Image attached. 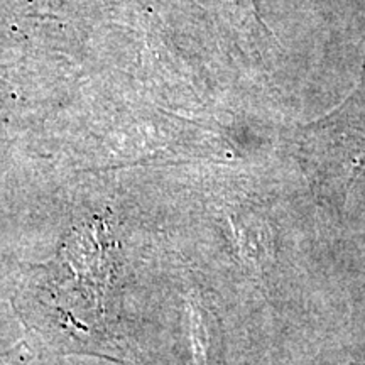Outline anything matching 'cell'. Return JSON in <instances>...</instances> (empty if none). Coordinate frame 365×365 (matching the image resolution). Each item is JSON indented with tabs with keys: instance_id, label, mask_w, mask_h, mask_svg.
<instances>
[{
	"instance_id": "cell-1",
	"label": "cell",
	"mask_w": 365,
	"mask_h": 365,
	"mask_svg": "<svg viewBox=\"0 0 365 365\" xmlns=\"http://www.w3.org/2000/svg\"><path fill=\"white\" fill-rule=\"evenodd\" d=\"M301 149L323 185L349 191L365 164V63L354 93L303 130Z\"/></svg>"
},
{
	"instance_id": "cell-2",
	"label": "cell",
	"mask_w": 365,
	"mask_h": 365,
	"mask_svg": "<svg viewBox=\"0 0 365 365\" xmlns=\"http://www.w3.org/2000/svg\"><path fill=\"white\" fill-rule=\"evenodd\" d=\"M191 335H193L195 362L196 365L207 364V336H205V327L202 323L198 309L191 304Z\"/></svg>"
},
{
	"instance_id": "cell-3",
	"label": "cell",
	"mask_w": 365,
	"mask_h": 365,
	"mask_svg": "<svg viewBox=\"0 0 365 365\" xmlns=\"http://www.w3.org/2000/svg\"><path fill=\"white\" fill-rule=\"evenodd\" d=\"M22 362H24V357L17 350H9L7 354L0 355V365H21Z\"/></svg>"
}]
</instances>
